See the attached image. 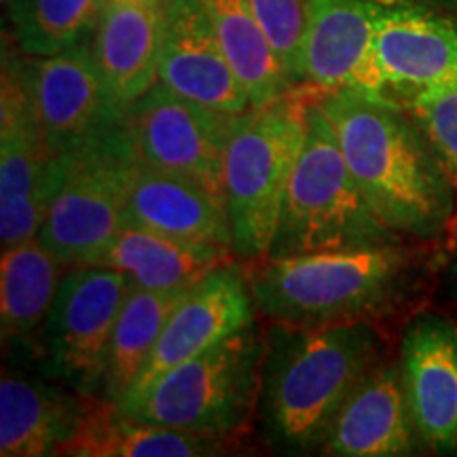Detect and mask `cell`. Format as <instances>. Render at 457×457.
I'll list each match as a JSON object with an SVG mask.
<instances>
[{"instance_id":"1","label":"cell","mask_w":457,"mask_h":457,"mask_svg":"<svg viewBox=\"0 0 457 457\" xmlns=\"http://www.w3.org/2000/svg\"><path fill=\"white\" fill-rule=\"evenodd\" d=\"M353 180L373 212L411 242L453 228L457 202L436 153L396 100L353 87L318 91Z\"/></svg>"},{"instance_id":"2","label":"cell","mask_w":457,"mask_h":457,"mask_svg":"<svg viewBox=\"0 0 457 457\" xmlns=\"http://www.w3.org/2000/svg\"><path fill=\"white\" fill-rule=\"evenodd\" d=\"M430 254L415 242L262 259L245 265L256 312L290 327H381L420 301Z\"/></svg>"},{"instance_id":"3","label":"cell","mask_w":457,"mask_h":457,"mask_svg":"<svg viewBox=\"0 0 457 457\" xmlns=\"http://www.w3.org/2000/svg\"><path fill=\"white\" fill-rule=\"evenodd\" d=\"M262 333L259 420L265 438L284 453H320L345 400L386 358L381 328L267 322Z\"/></svg>"},{"instance_id":"4","label":"cell","mask_w":457,"mask_h":457,"mask_svg":"<svg viewBox=\"0 0 457 457\" xmlns=\"http://www.w3.org/2000/svg\"><path fill=\"white\" fill-rule=\"evenodd\" d=\"M316 89L299 85L237 114L225 157V199L239 262L267 259L307 136Z\"/></svg>"},{"instance_id":"5","label":"cell","mask_w":457,"mask_h":457,"mask_svg":"<svg viewBox=\"0 0 457 457\" xmlns=\"http://www.w3.org/2000/svg\"><path fill=\"white\" fill-rule=\"evenodd\" d=\"M318 91L307 106V136L267 259L403 242L373 212L353 180Z\"/></svg>"},{"instance_id":"6","label":"cell","mask_w":457,"mask_h":457,"mask_svg":"<svg viewBox=\"0 0 457 457\" xmlns=\"http://www.w3.org/2000/svg\"><path fill=\"white\" fill-rule=\"evenodd\" d=\"M262 356L265 333L254 322L114 404L131 420L236 438L259 417Z\"/></svg>"},{"instance_id":"7","label":"cell","mask_w":457,"mask_h":457,"mask_svg":"<svg viewBox=\"0 0 457 457\" xmlns=\"http://www.w3.org/2000/svg\"><path fill=\"white\" fill-rule=\"evenodd\" d=\"M131 146L121 121L55 157V191L37 237L66 270L91 265L125 227L123 165Z\"/></svg>"},{"instance_id":"8","label":"cell","mask_w":457,"mask_h":457,"mask_svg":"<svg viewBox=\"0 0 457 457\" xmlns=\"http://www.w3.org/2000/svg\"><path fill=\"white\" fill-rule=\"evenodd\" d=\"M129 290L128 276L111 267H68L41 337L51 379L83 394L102 390L108 343Z\"/></svg>"},{"instance_id":"9","label":"cell","mask_w":457,"mask_h":457,"mask_svg":"<svg viewBox=\"0 0 457 457\" xmlns=\"http://www.w3.org/2000/svg\"><path fill=\"white\" fill-rule=\"evenodd\" d=\"M237 114L180 96L157 81L125 112L131 145L146 163L202 182L225 197V157Z\"/></svg>"},{"instance_id":"10","label":"cell","mask_w":457,"mask_h":457,"mask_svg":"<svg viewBox=\"0 0 457 457\" xmlns=\"http://www.w3.org/2000/svg\"><path fill=\"white\" fill-rule=\"evenodd\" d=\"M57 168L45 142L26 66L4 55L0 94V239L11 248L38 236Z\"/></svg>"},{"instance_id":"11","label":"cell","mask_w":457,"mask_h":457,"mask_svg":"<svg viewBox=\"0 0 457 457\" xmlns=\"http://www.w3.org/2000/svg\"><path fill=\"white\" fill-rule=\"evenodd\" d=\"M26 74L51 157L77 151L125 121L128 111L108 96L87 41L37 57Z\"/></svg>"},{"instance_id":"12","label":"cell","mask_w":457,"mask_h":457,"mask_svg":"<svg viewBox=\"0 0 457 457\" xmlns=\"http://www.w3.org/2000/svg\"><path fill=\"white\" fill-rule=\"evenodd\" d=\"M237 262L233 261L219 267L188 290L123 398L146 390L168 370L210 350L228 335L253 327L259 312L245 267Z\"/></svg>"},{"instance_id":"13","label":"cell","mask_w":457,"mask_h":457,"mask_svg":"<svg viewBox=\"0 0 457 457\" xmlns=\"http://www.w3.org/2000/svg\"><path fill=\"white\" fill-rule=\"evenodd\" d=\"M400 373L420 441L434 451L457 449V322L421 310L400 337Z\"/></svg>"},{"instance_id":"14","label":"cell","mask_w":457,"mask_h":457,"mask_svg":"<svg viewBox=\"0 0 457 457\" xmlns=\"http://www.w3.org/2000/svg\"><path fill=\"white\" fill-rule=\"evenodd\" d=\"M457 81V17L386 4L377 20L369 94L394 96Z\"/></svg>"},{"instance_id":"15","label":"cell","mask_w":457,"mask_h":457,"mask_svg":"<svg viewBox=\"0 0 457 457\" xmlns=\"http://www.w3.org/2000/svg\"><path fill=\"white\" fill-rule=\"evenodd\" d=\"M159 81L228 114L253 108L199 0H162Z\"/></svg>"},{"instance_id":"16","label":"cell","mask_w":457,"mask_h":457,"mask_svg":"<svg viewBox=\"0 0 457 457\" xmlns=\"http://www.w3.org/2000/svg\"><path fill=\"white\" fill-rule=\"evenodd\" d=\"M125 225L233 248L227 199L202 182L146 163L131 146L123 165Z\"/></svg>"},{"instance_id":"17","label":"cell","mask_w":457,"mask_h":457,"mask_svg":"<svg viewBox=\"0 0 457 457\" xmlns=\"http://www.w3.org/2000/svg\"><path fill=\"white\" fill-rule=\"evenodd\" d=\"M381 0H310L299 51V85L367 91Z\"/></svg>"},{"instance_id":"18","label":"cell","mask_w":457,"mask_h":457,"mask_svg":"<svg viewBox=\"0 0 457 457\" xmlns=\"http://www.w3.org/2000/svg\"><path fill=\"white\" fill-rule=\"evenodd\" d=\"M400 364L384 358L345 400L320 453L392 457L417 451Z\"/></svg>"},{"instance_id":"19","label":"cell","mask_w":457,"mask_h":457,"mask_svg":"<svg viewBox=\"0 0 457 457\" xmlns=\"http://www.w3.org/2000/svg\"><path fill=\"white\" fill-rule=\"evenodd\" d=\"M162 0H106L94 32L96 64L123 111L159 81Z\"/></svg>"},{"instance_id":"20","label":"cell","mask_w":457,"mask_h":457,"mask_svg":"<svg viewBox=\"0 0 457 457\" xmlns=\"http://www.w3.org/2000/svg\"><path fill=\"white\" fill-rule=\"evenodd\" d=\"M236 438L176 430L123 415L111 400L89 394L77 430L55 455L71 457H199L231 451Z\"/></svg>"},{"instance_id":"21","label":"cell","mask_w":457,"mask_h":457,"mask_svg":"<svg viewBox=\"0 0 457 457\" xmlns=\"http://www.w3.org/2000/svg\"><path fill=\"white\" fill-rule=\"evenodd\" d=\"M237 256L225 245L191 242L125 225L91 265L111 267L128 276L131 288L153 293L188 290Z\"/></svg>"},{"instance_id":"22","label":"cell","mask_w":457,"mask_h":457,"mask_svg":"<svg viewBox=\"0 0 457 457\" xmlns=\"http://www.w3.org/2000/svg\"><path fill=\"white\" fill-rule=\"evenodd\" d=\"M89 394L4 370L0 381V455H55L77 430Z\"/></svg>"},{"instance_id":"23","label":"cell","mask_w":457,"mask_h":457,"mask_svg":"<svg viewBox=\"0 0 457 457\" xmlns=\"http://www.w3.org/2000/svg\"><path fill=\"white\" fill-rule=\"evenodd\" d=\"M66 267L49 253L38 237L3 250L0 265V324L3 345H34L45 328L51 305Z\"/></svg>"},{"instance_id":"24","label":"cell","mask_w":457,"mask_h":457,"mask_svg":"<svg viewBox=\"0 0 457 457\" xmlns=\"http://www.w3.org/2000/svg\"><path fill=\"white\" fill-rule=\"evenodd\" d=\"M253 108L299 87L288 77L248 0H199Z\"/></svg>"},{"instance_id":"25","label":"cell","mask_w":457,"mask_h":457,"mask_svg":"<svg viewBox=\"0 0 457 457\" xmlns=\"http://www.w3.org/2000/svg\"><path fill=\"white\" fill-rule=\"evenodd\" d=\"M188 290H174V293L129 290L114 322L111 343H108L106 373L104 384H102L104 396L102 398L119 403L128 394L151 352L155 350L171 313L176 312Z\"/></svg>"},{"instance_id":"26","label":"cell","mask_w":457,"mask_h":457,"mask_svg":"<svg viewBox=\"0 0 457 457\" xmlns=\"http://www.w3.org/2000/svg\"><path fill=\"white\" fill-rule=\"evenodd\" d=\"M106 0H13L9 4L17 47L47 57L85 43L98 28Z\"/></svg>"},{"instance_id":"27","label":"cell","mask_w":457,"mask_h":457,"mask_svg":"<svg viewBox=\"0 0 457 457\" xmlns=\"http://www.w3.org/2000/svg\"><path fill=\"white\" fill-rule=\"evenodd\" d=\"M387 98L396 100L424 131L457 202V81L407 89Z\"/></svg>"},{"instance_id":"28","label":"cell","mask_w":457,"mask_h":457,"mask_svg":"<svg viewBox=\"0 0 457 457\" xmlns=\"http://www.w3.org/2000/svg\"><path fill=\"white\" fill-rule=\"evenodd\" d=\"M248 3L271 47L282 60L288 77L295 85H299V51L310 0H248Z\"/></svg>"},{"instance_id":"29","label":"cell","mask_w":457,"mask_h":457,"mask_svg":"<svg viewBox=\"0 0 457 457\" xmlns=\"http://www.w3.org/2000/svg\"><path fill=\"white\" fill-rule=\"evenodd\" d=\"M381 3L409 4V7H420V9L434 11V13L457 17V0H381Z\"/></svg>"},{"instance_id":"30","label":"cell","mask_w":457,"mask_h":457,"mask_svg":"<svg viewBox=\"0 0 457 457\" xmlns=\"http://www.w3.org/2000/svg\"><path fill=\"white\" fill-rule=\"evenodd\" d=\"M447 284H449V295L453 301V307L457 312V254L449 261V273H447Z\"/></svg>"},{"instance_id":"31","label":"cell","mask_w":457,"mask_h":457,"mask_svg":"<svg viewBox=\"0 0 457 457\" xmlns=\"http://www.w3.org/2000/svg\"><path fill=\"white\" fill-rule=\"evenodd\" d=\"M11 3H13V0H3V4H4V7H9Z\"/></svg>"},{"instance_id":"32","label":"cell","mask_w":457,"mask_h":457,"mask_svg":"<svg viewBox=\"0 0 457 457\" xmlns=\"http://www.w3.org/2000/svg\"><path fill=\"white\" fill-rule=\"evenodd\" d=\"M451 231H453L455 237H457V220H455V225H453V228H451Z\"/></svg>"}]
</instances>
